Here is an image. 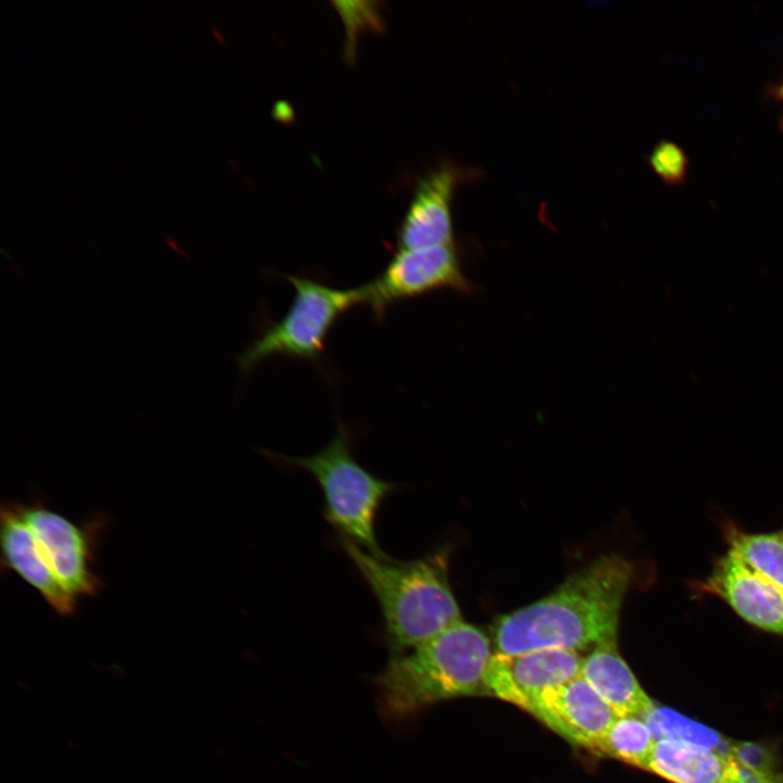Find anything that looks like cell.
Masks as SVG:
<instances>
[{
	"label": "cell",
	"mask_w": 783,
	"mask_h": 783,
	"mask_svg": "<svg viewBox=\"0 0 783 783\" xmlns=\"http://www.w3.org/2000/svg\"><path fill=\"white\" fill-rule=\"evenodd\" d=\"M633 569L618 555L598 557L547 596L499 618L492 627L497 652L579 651L617 638Z\"/></svg>",
	"instance_id": "obj_1"
},
{
	"label": "cell",
	"mask_w": 783,
	"mask_h": 783,
	"mask_svg": "<svg viewBox=\"0 0 783 783\" xmlns=\"http://www.w3.org/2000/svg\"><path fill=\"white\" fill-rule=\"evenodd\" d=\"M18 505L24 520L11 521L1 531L3 566L60 616H72L80 597L102 587L94 570L102 521L77 525L40 502Z\"/></svg>",
	"instance_id": "obj_2"
},
{
	"label": "cell",
	"mask_w": 783,
	"mask_h": 783,
	"mask_svg": "<svg viewBox=\"0 0 783 783\" xmlns=\"http://www.w3.org/2000/svg\"><path fill=\"white\" fill-rule=\"evenodd\" d=\"M344 551L376 598L387 645L405 652L462 620L449 577V551L398 561L340 537Z\"/></svg>",
	"instance_id": "obj_3"
},
{
	"label": "cell",
	"mask_w": 783,
	"mask_h": 783,
	"mask_svg": "<svg viewBox=\"0 0 783 783\" xmlns=\"http://www.w3.org/2000/svg\"><path fill=\"white\" fill-rule=\"evenodd\" d=\"M492 656L487 636L461 620L391 657L375 678L382 712L405 720L439 701L483 693Z\"/></svg>",
	"instance_id": "obj_4"
},
{
	"label": "cell",
	"mask_w": 783,
	"mask_h": 783,
	"mask_svg": "<svg viewBox=\"0 0 783 783\" xmlns=\"http://www.w3.org/2000/svg\"><path fill=\"white\" fill-rule=\"evenodd\" d=\"M268 455L312 475L324 496L323 515L340 537L385 556L376 537V517L397 485L373 475L353 458L345 426L340 425L330 444L311 456Z\"/></svg>",
	"instance_id": "obj_5"
},
{
	"label": "cell",
	"mask_w": 783,
	"mask_h": 783,
	"mask_svg": "<svg viewBox=\"0 0 783 783\" xmlns=\"http://www.w3.org/2000/svg\"><path fill=\"white\" fill-rule=\"evenodd\" d=\"M283 277L295 289L293 301L284 316L268 323L237 357L243 375L275 356L316 362L337 321L353 307L364 304L362 286L339 289L306 276Z\"/></svg>",
	"instance_id": "obj_6"
},
{
	"label": "cell",
	"mask_w": 783,
	"mask_h": 783,
	"mask_svg": "<svg viewBox=\"0 0 783 783\" xmlns=\"http://www.w3.org/2000/svg\"><path fill=\"white\" fill-rule=\"evenodd\" d=\"M364 304L377 321L398 302L438 290L469 295L474 286L463 272L453 243L397 250L385 269L362 286Z\"/></svg>",
	"instance_id": "obj_7"
},
{
	"label": "cell",
	"mask_w": 783,
	"mask_h": 783,
	"mask_svg": "<svg viewBox=\"0 0 783 783\" xmlns=\"http://www.w3.org/2000/svg\"><path fill=\"white\" fill-rule=\"evenodd\" d=\"M691 586L696 595L721 599L749 625L783 636V588L731 552L717 557L709 574Z\"/></svg>",
	"instance_id": "obj_8"
},
{
	"label": "cell",
	"mask_w": 783,
	"mask_h": 783,
	"mask_svg": "<svg viewBox=\"0 0 783 783\" xmlns=\"http://www.w3.org/2000/svg\"><path fill=\"white\" fill-rule=\"evenodd\" d=\"M582 661L579 651L567 649L496 652L485 672L483 694L526 711L540 693L576 678Z\"/></svg>",
	"instance_id": "obj_9"
},
{
	"label": "cell",
	"mask_w": 783,
	"mask_h": 783,
	"mask_svg": "<svg viewBox=\"0 0 783 783\" xmlns=\"http://www.w3.org/2000/svg\"><path fill=\"white\" fill-rule=\"evenodd\" d=\"M526 711L572 745L592 751L618 717L580 674L540 693Z\"/></svg>",
	"instance_id": "obj_10"
},
{
	"label": "cell",
	"mask_w": 783,
	"mask_h": 783,
	"mask_svg": "<svg viewBox=\"0 0 783 783\" xmlns=\"http://www.w3.org/2000/svg\"><path fill=\"white\" fill-rule=\"evenodd\" d=\"M463 175L445 162L420 179L397 233V250L453 243L452 198Z\"/></svg>",
	"instance_id": "obj_11"
},
{
	"label": "cell",
	"mask_w": 783,
	"mask_h": 783,
	"mask_svg": "<svg viewBox=\"0 0 783 783\" xmlns=\"http://www.w3.org/2000/svg\"><path fill=\"white\" fill-rule=\"evenodd\" d=\"M647 771L670 783H783L780 772H755L729 754L676 739L656 741Z\"/></svg>",
	"instance_id": "obj_12"
},
{
	"label": "cell",
	"mask_w": 783,
	"mask_h": 783,
	"mask_svg": "<svg viewBox=\"0 0 783 783\" xmlns=\"http://www.w3.org/2000/svg\"><path fill=\"white\" fill-rule=\"evenodd\" d=\"M580 675L618 717L645 718L657 705L619 652L617 638L604 641L583 658Z\"/></svg>",
	"instance_id": "obj_13"
},
{
	"label": "cell",
	"mask_w": 783,
	"mask_h": 783,
	"mask_svg": "<svg viewBox=\"0 0 783 783\" xmlns=\"http://www.w3.org/2000/svg\"><path fill=\"white\" fill-rule=\"evenodd\" d=\"M721 531L726 551L783 588V525L775 531L753 533L728 520Z\"/></svg>",
	"instance_id": "obj_14"
},
{
	"label": "cell",
	"mask_w": 783,
	"mask_h": 783,
	"mask_svg": "<svg viewBox=\"0 0 783 783\" xmlns=\"http://www.w3.org/2000/svg\"><path fill=\"white\" fill-rule=\"evenodd\" d=\"M655 744L643 718L621 716L610 725L594 753L647 770Z\"/></svg>",
	"instance_id": "obj_15"
},
{
	"label": "cell",
	"mask_w": 783,
	"mask_h": 783,
	"mask_svg": "<svg viewBox=\"0 0 783 783\" xmlns=\"http://www.w3.org/2000/svg\"><path fill=\"white\" fill-rule=\"evenodd\" d=\"M644 720L656 741H683L730 755L732 739L673 709L656 706Z\"/></svg>",
	"instance_id": "obj_16"
},
{
	"label": "cell",
	"mask_w": 783,
	"mask_h": 783,
	"mask_svg": "<svg viewBox=\"0 0 783 783\" xmlns=\"http://www.w3.org/2000/svg\"><path fill=\"white\" fill-rule=\"evenodd\" d=\"M648 161L654 172L667 184H678L685 178L687 158L672 141L663 140L656 145Z\"/></svg>",
	"instance_id": "obj_17"
},
{
	"label": "cell",
	"mask_w": 783,
	"mask_h": 783,
	"mask_svg": "<svg viewBox=\"0 0 783 783\" xmlns=\"http://www.w3.org/2000/svg\"><path fill=\"white\" fill-rule=\"evenodd\" d=\"M781 94H782V97H783V86L781 87Z\"/></svg>",
	"instance_id": "obj_18"
}]
</instances>
